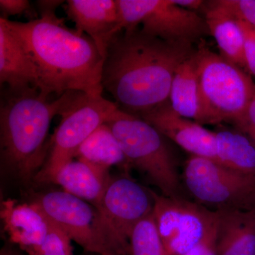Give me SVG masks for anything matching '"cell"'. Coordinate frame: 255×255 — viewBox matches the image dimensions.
Listing matches in <instances>:
<instances>
[{
	"label": "cell",
	"mask_w": 255,
	"mask_h": 255,
	"mask_svg": "<svg viewBox=\"0 0 255 255\" xmlns=\"http://www.w3.org/2000/svg\"><path fill=\"white\" fill-rule=\"evenodd\" d=\"M196 49L191 43L164 41L140 28L119 32L107 46L102 87L119 110L141 117L169 103L174 73Z\"/></svg>",
	"instance_id": "6da1fadb"
},
{
	"label": "cell",
	"mask_w": 255,
	"mask_h": 255,
	"mask_svg": "<svg viewBox=\"0 0 255 255\" xmlns=\"http://www.w3.org/2000/svg\"><path fill=\"white\" fill-rule=\"evenodd\" d=\"M5 20L34 63L38 90L56 97L68 92L102 95L104 58L86 33L69 28L55 13L28 22Z\"/></svg>",
	"instance_id": "7a4b0ae2"
},
{
	"label": "cell",
	"mask_w": 255,
	"mask_h": 255,
	"mask_svg": "<svg viewBox=\"0 0 255 255\" xmlns=\"http://www.w3.org/2000/svg\"><path fill=\"white\" fill-rule=\"evenodd\" d=\"M4 89L0 106L1 160L23 182L34 179L46 162L50 124L60 115L77 92L60 97L48 95L36 87ZM1 88V89H2Z\"/></svg>",
	"instance_id": "3957f363"
},
{
	"label": "cell",
	"mask_w": 255,
	"mask_h": 255,
	"mask_svg": "<svg viewBox=\"0 0 255 255\" xmlns=\"http://www.w3.org/2000/svg\"><path fill=\"white\" fill-rule=\"evenodd\" d=\"M199 81L197 123H231L239 128L255 90L250 75L201 43L196 50Z\"/></svg>",
	"instance_id": "277c9868"
},
{
	"label": "cell",
	"mask_w": 255,
	"mask_h": 255,
	"mask_svg": "<svg viewBox=\"0 0 255 255\" xmlns=\"http://www.w3.org/2000/svg\"><path fill=\"white\" fill-rule=\"evenodd\" d=\"M106 124L118 139L130 167L145 174L162 195L179 196L175 159L162 134L143 119L119 109Z\"/></svg>",
	"instance_id": "5b68a950"
},
{
	"label": "cell",
	"mask_w": 255,
	"mask_h": 255,
	"mask_svg": "<svg viewBox=\"0 0 255 255\" xmlns=\"http://www.w3.org/2000/svg\"><path fill=\"white\" fill-rule=\"evenodd\" d=\"M118 109L115 102L102 95L77 92L60 114L61 120L50 139L46 162L33 180L53 183L58 171L73 160L87 137L107 123Z\"/></svg>",
	"instance_id": "8992f818"
},
{
	"label": "cell",
	"mask_w": 255,
	"mask_h": 255,
	"mask_svg": "<svg viewBox=\"0 0 255 255\" xmlns=\"http://www.w3.org/2000/svg\"><path fill=\"white\" fill-rule=\"evenodd\" d=\"M153 207L152 190L127 176L112 178L96 209L99 233L114 255H130L132 229Z\"/></svg>",
	"instance_id": "52a82bcc"
},
{
	"label": "cell",
	"mask_w": 255,
	"mask_h": 255,
	"mask_svg": "<svg viewBox=\"0 0 255 255\" xmlns=\"http://www.w3.org/2000/svg\"><path fill=\"white\" fill-rule=\"evenodd\" d=\"M117 31L138 28L146 34L173 43L194 44L210 34L205 18L183 9L172 0H117Z\"/></svg>",
	"instance_id": "ba28073f"
},
{
	"label": "cell",
	"mask_w": 255,
	"mask_h": 255,
	"mask_svg": "<svg viewBox=\"0 0 255 255\" xmlns=\"http://www.w3.org/2000/svg\"><path fill=\"white\" fill-rule=\"evenodd\" d=\"M152 211L161 239L169 255H185L201 245L216 243L217 213L182 198L152 191Z\"/></svg>",
	"instance_id": "9c48e42d"
},
{
	"label": "cell",
	"mask_w": 255,
	"mask_h": 255,
	"mask_svg": "<svg viewBox=\"0 0 255 255\" xmlns=\"http://www.w3.org/2000/svg\"><path fill=\"white\" fill-rule=\"evenodd\" d=\"M183 179L199 204L220 209H246L255 192V177L223 167L212 159L192 155L187 159Z\"/></svg>",
	"instance_id": "30bf717a"
},
{
	"label": "cell",
	"mask_w": 255,
	"mask_h": 255,
	"mask_svg": "<svg viewBox=\"0 0 255 255\" xmlns=\"http://www.w3.org/2000/svg\"><path fill=\"white\" fill-rule=\"evenodd\" d=\"M33 203L50 222L85 251L115 255L101 238L97 228V209L90 203L65 191H50L38 196Z\"/></svg>",
	"instance_id": "8fae6325"
},
{
	"label": "cell",
	"mask_w": 255,
	"mask_h": 255,
	"mask_svg": "<svg viewBox=\"0 0 255 255\" xmlns=\"http://www.w3.org/2000/svg\"><path fill=\"white\" fill-rule=\"evenodd\" d=\"M140 118L192 155L212 159L219 163L215 132L194 121L179 116L172 110L169 102Z\"/></svg>",
	"instance_id": "7c38bea8"
},
{
	"label": "cell",
	"mask_w": 255,
	"mask_h": 255,
	"mask_svg": "<svg viewBox=\"0 0 255 255\" xmlns=\"http://www.w3.org/2000/svg\"><path fill=\"white\" fill-rule=\"evenodd\" d=\"M0 216L9 241L28 255L43 244L50 231L51 223L34 203L5 199L1 202Z\"/></svg>",
	"instance_id": "4fadbf2b"
},
{
	"label": "cell",
	"mask_w": 255,
	"mask_h": 255,
	"mask_svg": "<svg viewBox=\"0 0 255 255\" xmlns=\"http://www.w3.org/2000/svg\"><path fill=\"white\" fill-rule=\"evenodd\" d=\"M66 5L75 29L90 36L105 58L109 42L118 33L117 0H68Z\"/></svg>",
	"instance_id": "5bb4252c"
},
{
	"label": "cell",
	"mask_w": 255,
	"mask_h": 255,
	"mask_svg": "<svg viewBox=\"0 0 255 255\" xmlns=\"http://www.w3.org/2000/svg\"><path fill=\"white\" fill-rule=\"evenodd\" d=\"M0 84L9 90L38 89L36 67L17 37L0 18Z\"/></svg>",
	"instance_id": "9a60e30c"
},
{
	"label": "cell",
	"mask_w": 255,
	"mask_h": 255,
	"mask_svg": "<svg viewBox=\"0 0 255 255\" xmlns=\"http://www.w3.org/2000/svg\"><path fill=\"white\" fill-rule=\"evenodd\" d=\"M216 255H255V211L216 210Z\"/></svg>",
	"instance_id": "2e32d148"
},
{
	"label": "cell",
	"mask_w": 255,
	"mask_h": 255,
	"mask_svg": "<svg viewBox=\"0 0 255 255\" xmlns=\"http://www.w3.org/2000/svg\"><path fill=\"white\" fill-rule=\"evenodd\" d=\"M111 179L109 169L77 159L58 171L53 183L96 208L100 204Z\"/></svg>",
	"instance_id": "e0dca14e"
},
{
	"label": "cell",
	"mask_w": 255,
	"mask_h": 255,
	"mask_svg": "<svg viewBox=\"0 0 255 255\" xmlns=\"http://www.w3.org/2000/svg\"><path fill=\"white\" fill-rule=\"evenodd\" d=\"M203 9L210 34L216 40L221 56L247 73L244 34L238 20L211 1H206Z\"/></svg>",
	"instance_id": "ac0fdd59"
},
{
	"label": "cell",
	"mask_w": 255,
	"mask_h": 255,
	"mask_svg": "<svg viewBox=\"0 0 255 255\" xmlns=\"http://www.w3.org/2000/svg\"><path fill=\"white\" fill-rule=\"evenodd\" d=\"M215 132L218 162L223 167L255 177V142L238 129Z\"/></svg>",
	"instance_id": "d6986e66"
},
{
	"label": "cell",
	"mask_w": 255,
	"mask_h": 255,
	"mask_svg": "<svg viewBox=\"0 0 255 255\" xmlns=\"http://www.w3.org/2000/svg\"><path fill=\"white\" fill-rule=\"evenodd\" d=\"M75 158L107 169L113 166L126 170L130 167L120 142L106 123L87 137L78 149Z\"/></svg>",
	"instance_id": "ffe728a7"
},
{
	"label": "cell",
	"mask_w": 255,
	"mask_h": 255,
	"mask_svg": "<svg viewBox=\"0 0 255 255\" xmlns=\"http://www.w3.org/2000/svg\"><path fill=\"white\" fill-rule=\"evenodd\" d=\"M195 53L196 50L176 70L169 100L176 113L197 122L199 117V81Z\"/></svg>",
	"instance_id": "44dd1931"
},
{
	"label": "cell",
	"mask_w": 255,
	"mask_h": 255,
	"mask_svg": "<svg viewBox=\"0 0 255 255\" xmlns=\"http://www.w3.org/2000/svg\"><path fill=\"white\" fill-rule=\"evenodd\" d=\"M130 255H169L159 236L152 213L139 221L132 229Z\"/></svg>",
	"instance_id": "7402d4cb"
},
{
	"label": "cell",
	"mask_w": 255,
	"mask_h": 255,
	"mask_svg": "<svg viewBox=\"0 0 255 255\" xmlns=\"http://www.w3.org/2000/svg\"><path fill=\"white\" fill-rule=\"evenodd\" d=\"M50 223L49 233L43 244L28 255H73L71 240L60 228Z\"/></svg>",
	"instance_id": "603a6c76"
},
{
	"label": "cell",
	"mask_w": 255,
	"mask_h": 255,
	"mask_svg": "<svg viewBox=\"0 0 255 255\" xmlns=\"http://www.w3.org/2000/svg\"><path fill=\"white\" fill-rule=\"evenodd\" d=\"M211 3L238 21L255 28V0H215Z\"/></svg>",
	"instance_id": "cb8c5ba5"
},
{
	"label": "cell",
	"mask_w": 255,
	"mask_h": 255,
	"mask_svg": "<svg viewBox=\"0 0 255 255\" xmlns=\"http://www.w3.org/2000/svg\"><path fill=\"white\" fill-rule=\"evenodd\" d=\"M238 22L244 34L247 70L248 73L255 76V28L244 21H238Z\"/></svg>",
	"instance_id": "d4e9b609"
},
{
	"label": "cell",
	"mask_w": 255,
	"mask_h": 255,
	"mask_svg": "<svg viewBox=\"0 0 255 255\" xmlns=\"http://www.w3.org/2000/svg\"><path fill=\"white\" fill-rule=\"evenodd\" d=\"M0 10L1 17L7 18L9 16L28 14L31 18L33 15L30 1L28 0H1L0 1Z\"/></svg>",
	"instance_id": "484cf974"
},
{
	"label": "cell",
	"mask_w": 255,
	"mask_h": 255,
	"mask_svg": "<svg viewBox=\"0 0 255 255\" xmlns=\"http://www.w3.org/2000/svg\"><path fill=\"white\" fill-rule=\"evenodd\" d=\"M237 129L245 132L255 142V90L247 110L244 121L239 128Z\"/></svg>",
	"instance_id": "4316f807"
},
{
	"label": "cell",
	"mask_w": 255,
	"mask_h": 255,
	"mask_svg": "<svg viewBox=\"0 0 255 255\" xmlns=\"http://www.w3.org/2000/svg\"><path fill=\"white\" fill-rule=\"evenodd\" d=\"M64 2L65 1L60 0H38L36 3L38 14L41 16L46 14H55L58 6Z\"/></svg>",
	"instance_id": "83f0119b"
},
{
	"label": "cell",
	"mask_w": 255,
	"mask_h": 255,
	"mask_svg": "<svg viewBox=\"0 0 255 255\" xmlns=\"http://www.w3.org/2000/svg\"><path fill=\"white\" fill-rule=\"evenodd\" d=\"M174 4L183 9L196 11V10L204 9L206 1L201 0H172Z\"/></svg>",
	"instance_id": "f1b7e54d"
},
{
	"label": "cell",
	"mask_w": 255,
	"mask_h": 255,
	"mask_svg": "<svg viewBox=\"0 0 255 255\" xmlns=\"http://www.w3.org/2000/svg\"><path fill=\"white\" fill-rule=\"evenodd\" d=\"M185 255H216V243L201 245Z\"/></svg>",
	"instance_id": "f546056e"
},
{
	"label": "cell",
	"mask_w": 255,
	"mask_h": 255,
	"mask_svg": "<svg viewBox=\"0 0 255 255\" xmlns=\"http://www.w3.org/2000/svg\"><path fill=\"white\" fill-rule=\"evenodd\" d=\"M246 209L254 210L255 211V192L251 196L249 200H248Z\"/></svg>",
	"instance_id": "4dcf8cb0"
},
{
	"label": "cell",
	"mask_w": 255,
	"mask_h": 255,
	"mask_svg": "<svg viewBox=\"0 0 255 255\" xmlns=\"http://www.w3.org/2000/svg\"><path fill=\"white\" fill-rule=\"evenodd\" d=\"M1 255H11L8 254V253H1Z\"/></svg>",
	"instance_id": "1f68e13d"
}]
</instances>
